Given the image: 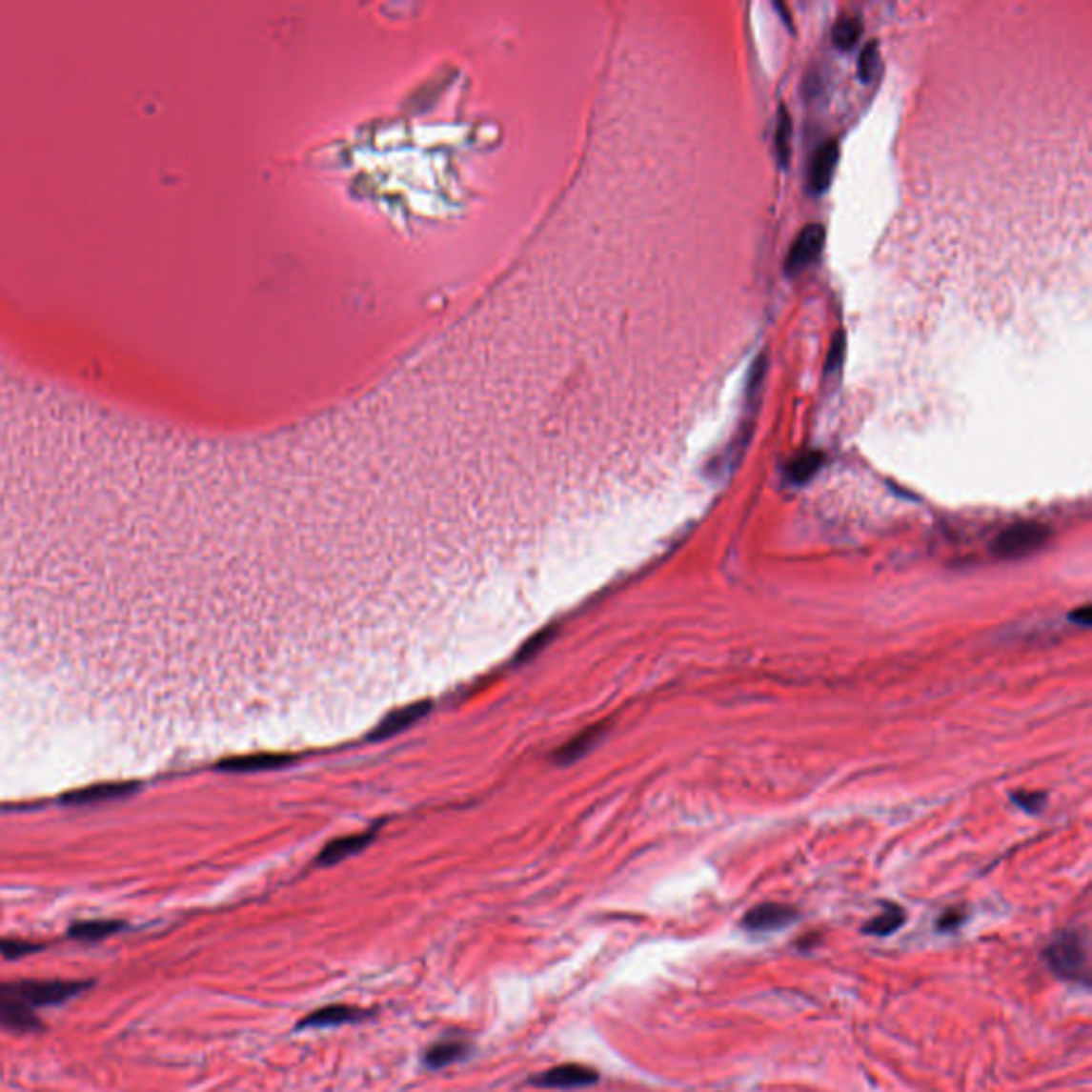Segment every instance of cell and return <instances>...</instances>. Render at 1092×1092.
Listing matches in <instances>:
<instances>
[{
	"mask_svg": "<svg viewBox=\"0 0 1092 1092\" xmlns=\"http://www.w3.org/2000/svg\"><path fill=\"white\" fill-rule=\"evenodd\" d=\"M902 921H905V911L897 905H888L885 907L880 916H875L868 924L864 926V933L873 935V937H888L892 933H897V930L902 926Z\"/></svg>",
	"mask_w": 1092,
	"mask_h": 1092,
	"instance_id": "cell-13",
	"label": "cell"
},
{
	"mask_svg": "<svg viewBox=\"0 0 1092 1092\" xmlns=\"http://www.w3.org/2000/svg\"><path fill=\"white\" fill-rule=\"evenodd\" d=\"M881 73V53H880V46H877L875 41L866 43L862 53H860V60H858V75L864 84H871L877 79V75Z\"/></svg>",
	"mask_w": 1092,
	"mask_h": 1092,
	"instance_id": "cell-18",
	"label": "cell"
},
{
	"mask_svg": "<svg viewBox=\"0 0 1092 1092\" xmlns=\"http://www.w3.org/2000/svg\"><path fill=\"white\" fill-rule=\"evenodd\" d=\"M862 34V22L858 20V17L852 15H845L840 17V20L835 24V29H832V41H835V46L839 50H852L858 39H860Z\"/></svg>",
	"mask_w": 1092,
	"mask_h": 1092,
	"instance_id": "cell-16",
	"label": "cell"
},
{
	"mask_svg": "<svg viewBox=\"0 0 1092 1092\" xmlns=\"http://www.w3.org/2000/svg\"><path fill=\"white\" fill-rule=\"evenodd\" d=\"M120 926L122 924H118V921H79V924L69 930V935L79 939V941H98V939L113 935L115 930H120Z\"/></svg>",
	"mask_w": 1092,
	"mask_h": 1092,
	"instance_id": "cell-17",
	"label": "cell"
},
{
	"mask_svg": "<svg viewBox=\"0 0 1092 1092\" xmlns=\"http://www.w3.org/2000/svg\"><path fill=\"white\" fill-rule=\"evenodd\" d=\"M1047 962L1052 969L1067 980H1080L1088 975V947L1086 939L1080 933H1062L1052 941L1045 952Z\"/></svg>",
	"mask_w": 1092,
	"mask_h": 1092,
	"instance_id": "cell-4",
	"label": "cell"
},
{
	"mask_svg": "<svg viewBox=\"0 0 1092 1092\" xmlns=\"http://www.w3.org/2000/svg\"><path fill=\"white\" fill-rule=\"evenodd\" d=\"M823 241H826V229L821 225L804 227L800 231V235L796 237L794 246L790 248V254L785 258V273L796 275L800 273L804 267L816 263L823 248Z\"/></svg>",
	"mask_w": 1092,
	"mask_h": 1092,
	"instance_id": "cell-5",
	"label": "cell"
},
{
	"mask_svg": "<svg viewBox=\"0 0 1092 1092\" xmlns=\"http://www.w3.org/2000/svg\"><path fill=\"white\" fill-rule=\"evenodd\" d=\"M796 918H799V913L792 907L779 905V902H764V905H758L745 913L742 926L754 930V933H766V930H777L792 924Z\"/></svg>",
	"mask_w": 1092,
	"mask_h": 1092,
	"instance_id": "cell-7",
	"label": "cell"
},
{
	"mask_svg": "<svg viewBox=\"0 0 1092 1092\" xmlns=\"http://www.w3.org/2000/svg\"><path fill=\"white\" fill-rule=\"evenodd\" d=\"M837 160H839V146L835 141H826L823 146L818 148L809 169V191L813 194H821L828 191L832 177H835Z\"/></svg>",
	"mask_w": 1092,
	"mask_h": 1092,
	"instance_id": "cell-8",
	"label": "cell"
},
{
	"mask_svg": "<svg viewBox=\"0 0 1092 1092\" xmlns=\"http://www.w3.org/2000/svg\"><path fill=\"white\" fill-rule=\"evenodd\" d=\"M1069 619H1071V621H1076L1078 625H1084V628H1088V625L1092 623V613H1090V606H1084V608H1082V611H1078V613H1071V615H1069Z\"/></svg>",
	"mask_w": 1092,
	"mask_h": 1092,
	"instance_id": "cell-25",
	"label": "cell"
},
{
	"mask_svg": "<svg viewBox=\"0 0 1092 1092\" xmlns=\"http://www.w3.org/2000/svg\"><path fill=\"white\" fill-rule=\"evenodd\" d=\"M599 734H602V730H589V732L583 734V737H578L576 740H572L570 745L561 751V759H563V762H575L576 758L587 754V751L596 745V740L599 738Z\"/></svg>",
	"mask_w": 1092,
	"mask_h": 1092,
	"instance_id": "cell-20",
	"label": "cell"
},
{
	"mask_svg": "<svg viewBox=\"0 0 1092 1092\" xmlns=\"http://www.w3.org/2000/svg\"><path fill=\"white\" fill-rule=\"evenodd\" d=\"M370 1016V1011L359 1009V1007H348V1005H329V1007H322L318 1011H312L310 1016H306L297 1024V1028H331V1026H342V1024H353V1022H359V1020H365Z\"/></svg>",
	"mask_w": 1092,
	"mask_h": 1092,
	"instance_id": "cell-9",
	"label": "cell"
},
{
	"mask_svg": "<svg viewBox=\"0 0 1092 1092\" xmlns=\"http://www.w3.org/2000/svg\"><path fill=\"white\" fill-rule=\"evenodd\" d=\"M429 711V704H418V706H408V709H399L395 713H391L387 719H384L382 726L374 732V738H389L393 734H397L401 730H406L412 723L423 719Z\"/></svg>",
	"mask_w": 1092,
	"mask_h": 1092,
	"instance_id": "cell-11",
	"label": "cell"
},
{
	"mask_svg": "<svg viewBox=\"0 0 1092 1092\" xmlns=\"http://www.w3.org/2000/svg\"><path fill=\"white\" fill-rule=\"evenodd\" d=\"M470 1054V1043L461 1040H442L435 1041L425 1052V1064L429 1069H444L449 1064L465 1059Z\"/></svg>",
	"mask_w": 1092,
	"mask_h": 1092,
	"instance_id": "cell-10",
	"label": "cell"
},
{
	"mask_svg": "<svg viewBox=\"0 0 1092 1092\" xmlns=\"http://www.w3.org/2000/svg\"><path fill=\"white\" fill-rule=\"evenodd\" d=\"M88 988L73 980H22L0 983V1026L13 1033H32L41 1026L37 1009L60 1005Z\"/></svg>",
	"mask_w": 1092,
	"mask_h": 1092,
	"instance_id": "cell-2",
	"label": "cell"
},
{
	"mask_svg": "<svg viewBox=\"0 0 1092 1092\" xmlns=\"http://www.w3.org/2000/svg\"><path fill=\"white\" fill-rule=\"evenodd\" d=\"M367 843H370V837H367V835L337 839V840H334V843H329V845L325 847V852L320 854V864L342 862V860H346V858L359 854Z\"/></svg>",
	"mask_w": 1092,
	"mask_h": 1092,
	"instance_id": "cell-12",
	"label": "cell"
},
{
	"mask_svg": "<svg viewBox=\"0 0 1092 1092\" xmlns=\"http://www.w3.org/2000/svg\"><path fill=\"white\" fill-rule=\"evenodd\" d=\"M532 1082L542 1088H583L589 1084H596L597 1071L585 1067V1064L568 1062L540 1073V1076L534 1078Z\"/></svg>",
	"mask_w": 1092,
	"mask_h": 1092,
	"instance_id": "cell-6",
	"label": "cell"
},
{
	"mask_svg": "<svg viewBox=\"0 0 1092 1092\" xmlns=\"http://www.w3.org/2000/svg\"><path fill=\"white\" fill-rule=\"evenodd\" d=\"M284 764H289V758L263 754V756H250V758L233 759V762L225 764V768L227 771H235V773H261V771H273V768H280Z\"/></svg>",
	"mask_w": 1092,
	"mask_h": 1092,
	"instance_id": "cell-14",
	"label": "cell"
},
{
	"mask_svg": "<svg viewBox=\"0 0 1092 1092\" xmlns=\"http://www.w3.org/2000/svg\"><path fill=\"white\" fill-rule=\"evenodd\" d=\"M790 141H792V120L785 107H781V110H779V124H777V156L781 167H787V163H790Z\"/></svg>",
	"mask_w": 1092,
	"mask_h": 1092,
	"instance_id": "cell-19",
	"label": "cell"
},
{
	"mask_svg": "<svg viewBox=\"0 0 1092 1092\" xmlns=\"http://www.w3.org/2000/svg\"><path fill=\"white\" fill-rule=\"evenodd\" d=\"M37 950V947L30 945V943H0V952H3L7 958H20L26 952H32Z\"/></svg>",
	"mask_w": 1092,
	"mask_h": 1092,
	"instance_id": "cell-23",
	"label": "cell"
},
{
	"mask_svg": "<svg viewBox=\"0 0 1092 1092\" xmlns=\"http://www.w3.org/2000/svg\"><path fill=\"white\" fill-rule=\"evenodd\" d=\"M1050 538L1052 530L1041 523L1035 521L1014 523L997 536L995 544H992V553L1001 559H1020L1035 551H1040Z\"/></svg>",
	"mask_w": 1092,
	"mask_h": 1092,
	"instance_id": "cell-3",
	"label": "cell"
},
{
	"mask_svg": "<svg viewBox=\"0 0 1092 1092\" xmlns=\"http://www.w3.org/2000/svg\"><path fill=\"white\" fill-rule=\"evenodd\" d=\"M821 463H823V455L818 451L799 455L790 463V468H787V478L796 482V485H802V482H807L816 476L821 468Z\"/></svg>",
	"mask_w": 1092,
	"mask_h": 1092,
	"instance_id": "cell-15",
	"label": "cell"
},
{
	"mask_svg": "<svg viewBox=\"0 0 1092 1092\" xmlns=\"http://www.w3.org/2000/svg\"><path fill=\"white\" fill-rule=\"evenodd\" d=\"M0 404V796L118 777L184 675L172 501L122 437Z\"/></svg>",
	"mask_w": 1092,
	"mask_h": 1092,
	"instance_id": "cell-1",
	"label": "cell"
},
{
	"mask_svg": "<svg viewBox=\"0 0 1092 1092\" xmlns=\"http://www.w3.org/2000/svg\"><path fill=\"white\" fill-rule=\"evenodd\" d=\"M843 353H845V335L839 334V335L835 337V342H832V348H830L828 363H826V372L837 370V367L840 365V361H843Z\"/></svg>",
	"mask_w": 1092,
	"mask_h": 1092,
	"instance_id": "cell-21",
	"label": "cell"
},
{
	"mask_svg": "<svg viewBox=\"0 0 1092 1092\" xmlns=\"http://www.w3.org/2000/svg\"><path fill=\"white\" fill-rule=\"evenodd\" d=\"M961 920H962L961 911L952 909V911H947L941 920H939V926H941V928H954V926L961 924Z\"/></svg>",
	"mask_w": 1092,
	"mask_h": 1092,
	"instance_id": "cell-24",
	"label": "cell"
},
{
	"mask_svg": "<svg viewBox=\"0 0 1092 1092\" xmlns=\"http://www.w3.org/2000/svg\"><path fill=\"white\" fill-rule=\"evenodd\" d=\"M1014 800H1016V802H1018L1020 807H1022V809H1026V811L1035 813V811L1040 809L1041 804H1043L1045 796H1043V794H1040V792H1035V794H1016V796H1014Z\"/></svg>",
	"mask_w": 1092,
	"mask_h": 1092,
	"instance_id": "cell-22",
	"label": "cell"
}]
</instances>
